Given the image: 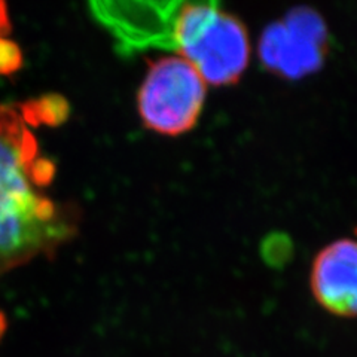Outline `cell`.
Segmentation results:
<instances>
[{
	"mask_svg": "<svg viewBox=\"0 0 357 357\" xmlns=\"http://www.w3.org/2000/svg\"><path fill=\"white\" fill-rule=\"evenodd\" d=\"M77 229V216L40 191L0 194V273L50 256Z\"/></svg>",
	"mask_w": 357,
	"mask_h": 357,
	"instance_id": "cell-1",
	"label": "cell"
},
{
	"mask_svg": "<svg viewBox=\"0 0 357 357\" xmlns=\"http://www.w3.org/2000/svg\"><path fill=\"white\" fill-rule=\"evenodd\" d=\"M91 13L114 38L121 54L176 51V33L199 5L220 0H88Z\"/></svg>",
	"mask_w": 357,
	"mask_h": 357,
	"instance_id": "cell-2",
	"label": "cell"
},
{
	"mask_svg": "<svg viewBox=\"0 0 357 357\" xmlns=\"http://www.w3.org/2000/svg\"><path fill=\"white\" fill-rule=\"evenodd\" d=\"M206 85L195 67L178 55L152 63L137 98L143 124L165 136L192 130L203 112Z\"/></svg>",
	"mask_w": 357,
	"mask_h": 357,
	"instance_id": "cell-3",
	"label": "cell"
},
{
	"mask_svg": "<svg viewBox=\"0 0 357 357\" xmlns=\"http://www.w3.org/2000/svg\"><path fill=\"white\" fill-rule=\"evenodd\" d=\"M326 43L328 33L320 15L298 8L265 29L259 43L261 61L277 75L299 79L320 69Z\"/></svg>",
	"mask_w": 357,
	"mask_h": 357,
	"instance_id": "cell-4",
	"label": "cell"
},
{
	"mask_svg": "<svg viewBox=\"0 0 357 357\" xmlns=\"http://www.w3.org/2000/svg\"><path fill=\"white\" fill-rule=\"evenodd\" d=\"M27 112L0 105V194H29L47 186L54 165L39 153Z\"/></svg>",
	"mask_w": 357,
	"mask_h": 357,
	"instance_id": "cell-5",
	"label": "cell"
},
{
	"mask_svg": "<svg viewBox=\"0 0 357 357\" xmlns=\"http://www.w3.org/2000/svg\"><path fill=\"white\" fill-rule=\"evenodd\" d=\"M357 248L341 238L323 249L312 264L311 290L317 303L332 314L354 317L357 308Z\"/></svg>",
	"mask_w": 357,
	"mask_h": 357,
	"instance_id": "cell-6",
	"label": "cell"
},
{
	"mask_svg": "<svg viewBox=\"0 0 357 357\" xmlns=\"http://www.w3.org/2000/svg\"><path fill=\"white\" fill-rule=\"evenodd\" d=\"M21 66V52L15 43L0 39V73H10Z\"/></svg>",
	"mask_w": 357,
	"mask_h": 357,
	"instance_id": "cell-7",
	"label": "cell"
},
{
	"mask_svg": "<svg viewBox=\"0 0 357 357\" xmlns=\"http://www.w3.org/2000/svg\"><path fill=\"white\" fill-rule=\"evenodd\" d=\"M10 33V18L8 13V2L0 0V39L6 38Z\"/></svg>",
	"mask_w": 357,
	"mask_h": 357,
	"instance_id": "cell-8",
	"label": "cell"
},
{
	"mask_svg": "<svg viewBox=\"0 0 357 357\" xmlns=\"http://www.w3.org/2000/svg\"><path fill=\"white\" fill-rule=\"evenodd\" d=\"M6 328H8L6 316L3 314V311H0V340L3 338V335H5V332H6Z\"/></svg>",
	"mask_w": 357,
	"mask_h": 357,
	"instance_id": "cell-9",
	"label": "cell"
},
{
	"mask_svg": "<svg viewBox=\"0 0 357 357\" xmlns=\"http://www.w3.org/2000/svg\"><path fill=\"white\" fill-rule=\"evenodd\" d=\"M55 106H59V105H55ZM55 106H51V105H50V103H48V102H47V105H45V109H47V112H48V110H51V109H54V107H55ZM38 109H39V112H40V110H43V106H39V107H38ZM42 118H43V121H47V122H48V121H50V119H51V116H50V115H48V114H45V115H43V116H42Z\"/></svg>",
	"mask_w": 357,
	"mask_h": 357,
	"instance_id": "cell-10",
	"label": "cell"
}]
</instances>
